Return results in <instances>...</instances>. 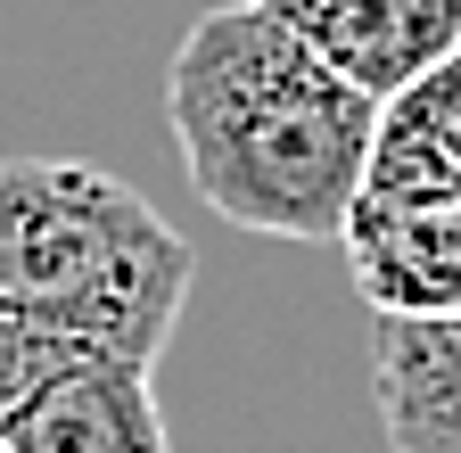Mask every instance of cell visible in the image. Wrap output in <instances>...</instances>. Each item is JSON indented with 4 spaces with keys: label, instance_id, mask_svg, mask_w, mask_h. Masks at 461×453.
<instances>
[{
    "label": "cell",
    "instance_id": "cell-5",
    "mask_svg": "<svg viewBox=\"0 0 461 453\" xmlns=\"http://www.w3.org/2000/svg\"><path fill=\"white\" fill-rule=\"evenodd\" d=\"M355 206H379V214L461 206V50L420 83H403L395 99H379Z\"/></svg>",
    "mask_w": 461,
    "mask_h": 453
},
{
    "label": "cell",
    "instance_id": "cell-7",
    "mask_svg": "<svg viewBox=\"0 0 461 453\" xmlns=\"http://www.w3.org/2000/svg\"><path fill=\"white\" fill-rule=\"evenodd\" d=\"M387 453H461V322H371Z\"/></svg>",
    "mask_w": 461,
    "mask_h": 453
},
{
    "label": "cell",
    "instance_id": "cell-3",
    "mask_svg": "<svg viewBox=\"0 0 461 453\" xmlns=\"http://www.w3.org/2000/svg\"><path fill=\"white\" fill-rule=\"evenodd\" d=\"M0 453H173L157 371L0 322Z\"/></svg>",
    "mask_w": 461,
    "mask_h": 453
},
{
    "label": "cell",
    "instance_id": "cell-6",
    "mask_svg": "<svg viewBox=\"0 0 461 453\" xmlns=\"http://www.w3.org/2000/svg\"><path fill=\"white\" fill-rule=\"evenodd\" d=\"M338 248L371 322H461V206H429V214L355 206Z\"/></svg>",
    "mask_w": 461,
    "mask_h": 453
},
{
    "label": "cell",
    "instance_id": "cell-1",
    "mask_svg": "<svg viewBox=\"0 0 461 453\" xmlns=\"http://www.w3.org/2000/svg\"><path fill=\"white\" fill-rule=\"evenodd\" d=\"M165 124L190 190L264 240H338L363 198L379 99L338 83L256 0L206 9L165 67Z\"/></svg>",
    "mask_w": 461,
    "mask_h": 453
},
{
    "label": "cell",
    "instance_id": "cell-2",
    "mask_svg": "<svg viewBox=\"0 0 461 453\" xmlns=\"http://www.w3.org/2000/svg\"><path fill=\"white\" fill-rule=\"evenodd\" d=\"M198 256L173 222L83 157L0 165V322L132 355L157 371Z\"/></svg>",
    "mask_w": 461,
    "mask_h": 453
},
{
    "label": "cell",
    "instance_id": "cell-4",
    "mask_svg": "<svg viewBox=\"0 0 461 453\" xmlns=\"http://www.w3.org/2000/svg\"><path fill=\"white\" fill-rule=\"evenodd\" d=\"M363 99H395L461 50V0H256Z\"/></svg>",
    "mask_w": 461,
    "mask_h": 453
}]
</instances>
